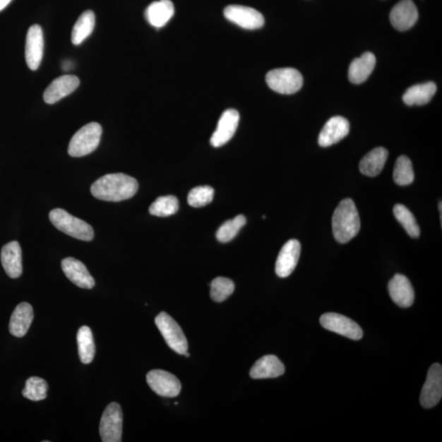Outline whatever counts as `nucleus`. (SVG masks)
Listing matches in <instances>:
<instances>
[{"mask_svg": "<svg viewBox=\"0 0 442 442\" xmlns=\"http://www.w3.org/2000/svg\"><path fill=\"white\" fill-rule=\"evenodd\" d=\"M174 8L171 0H159L153 2L146 9L145 17L153 27L161 28L174 16Z\"/></svg>", "mask_w": 442, "mask_h": 442, "instance_id": "nucleus-24", "label": "nucleus"}, {"mask_svg": "<svg viewBox=\"0 0 442 442\" xmlns=\"http://www.w3.org/2000/svg\"><path fill=\"white\" fill-rule=\"evenodd\" d=\"M34 318L32 306L28 302H22L15 308L9 322V332L12 335L22 338L27 334Z\"/></svg>", "mask_w": 442, "mask_h": 442, "instance_id": "nucleus-22", "label": "nucleus"}, {"mask_svg": "<svg viewBox=\"0 0 442 442\" xmlns=\"http://www.w3.org/2000/svg\"><path fill=\"white\" fill-rule=\"evenodd\" d=\"M77 345L80 362L88 364L92 362L95 354V344L90 328L82 326L77 333Z\"/></svg>", "mask_w": 442, "mask_h": 442, "instance_id": "nucleus-28", "label": "nucleus"}, {"mask_svg": "<svg viewBox=\"0 0 442 442\" xmlns=\"http://www.w3.org/2000/svg\"><path fill=\"white\" fill-rule=\"evenodd\" d=\"M214 195L213 188L208 185L193 188L188 195V203L193 208H203L213 202Z\"/></svg>", "mask_w": 442, "mask_h": 442, "instance_id": "nucleus-35", "label": "nucleus"}, {"mask_svg": "<svg viewBox=\"0 0 442 442\" xmlns=\"http://www.w3.org/2000/svg\"><path fill=\"white\" fill-rule=\"evenodd\" d=\"M1 263L6 274L17 279L23 274L22 249L17 241L5 244L1 250Z\"/></svg>", "mask_w": 442, "mask_h": 442, "instance_id": "nucleus-20", "label": "nucleus"}, {"mask_svg": "<svg viewBox=\"0 0 442 442\" xmlns=\"http://www.w3.org/2000/svg\"><path fill=\"white\" fill-rule=\"evenodd\" d=\"M334 238L340 244H347L356 237L361 229V219L356 204L351 198L339 203L332 220Z\"/></svg>", "mask_w": 442, "mask_h": 442, "instance_id": "nucleus-2", "label": "nucleus"}, {"mask_svg": "<svg viewBox=\"0 0 442 442\" xmlns=\"http://www.w3.org/2000/svg\"><path fill=\"white\" fill-rule=\"evenodd\" d=\"M265 80L272 90L282 95L295 94L303 85L302 75L297 69L290 68L271 70Z\"/></svg>", "mask_w": 442, "mask_h": 442, "instance_id": "nucleus-5", "label": "nucleus"}, {"mask_svg": "<svg viewBox=\"0 0 442 442\" xmlns=\"http://www.w3.org/2000/svg\"><path fill=\"white\" fill-rule=\"evenodd\" d=\"M159 331L169 348L179 354L188 351V342L181 328L177 322L166 312H161L155 318Z\"/></svg>", "mask_w": 442, "mask_h": 442, "instance_id": "nucleus-6", "label": "nucleus"}, {"mask_svg": "<svg viewBox=\"0 0 442 442\" xmlns=\"http://www.w3.org/2000/svg\"><path fill=\"white\" fill-rule=\"evenodd\" d=\"M224 15L230 22L246 30L259 29L265 24L263 15L258 10L241 5H230L226 7Z\"/></svg>", "mask_w": 442, "mask_h": 442, "instance_id": "nucleus-10", "label": "nucleus"}, {"mask_svg": "<svg viewBox=\"0 0 442 442\" xmlns=\"http://www.w3.org/2000/svg\"><path fill=\"white\" fill-rule=\"evenodd\" d=\"M393 179L400 186H406L414 181V173L410 159L406 156H400L395 162Z\"/></svg>", "mask_w": 442, "mask_h": 442, "instance_id": "nucleus-30", "label": "nucleus"}, {"mask_svg": "<svg viewBox=\"0 0 442 442\" xmlns=\"http://www.w3.org/2000/svg\"><path fill=\"white\" fill-rule=\"evenodd\" d=\"M350 131L349 121L342 117H333L326 122L318 136V142L323 148L340 142Z\"/></svg>", "mask_w": 442, "mask_h": 442, "instance_id": "nucleus-16", "label": "nucleus"}, {"mask_svg": "<svg viewBox=\"0 0 442 442\" xmlns=\"http://www.w3.org/2000/svg\"><path fill=\"white\" fill-rule=\"evenodd\" d=\"M43 30L39 25H33L28 30L25 40V61L30 70L39 68L44 54Z\"/></svg>", "mask_w": 442, "mask_h": 442, "instance_id": "nucleus-12", "label": "nucleus"}, {"mask_svg": "<svg viewBox=\"0 0 442 442\" xmlns=\"http://www.w3.org/2000/svg\"><path fill=\"white\" fill-rule=\"evenodd\" d=\"M138 184L135 178L122 173L109 174L97 179L91 186L97 199L107 202H121L135 196Z\"/></svg>", "mask_w": 442, "mask_h": 442, "instance_id": "nucleus-1", "label": "nucleus"}, {"mask_svg": "<svg viewBox=\"0 0 442 442\" xmlns=\"http://www.w3.org/2000/svg\"><path fill=\"white\" fill-rule=\"evenodd\" d=\"M321 325L327 330L357 341L363 338V330L357 323L337 313H326L321 317Z\"/></svg>", "mask_w": 442, "mask_h": 442, "instance_id": "nucleus-8", "label": "nucleus"}, {"mask_svg": "<svg viewBox=\"0 0 442 442\" xmlns=\"http://www.w3.org/2000/svg\"><path fill=\"white\" fill-rule=\"evenodd\" d=\"M49 220L61 232L82 241L94 239V229L85 221L73 217L65 210L56 208L51 210Z\"/></svg>", "mask_w": 442, "mask_h": 442, "instance_id": "nucleus-3", "label": "nucleus"}, {"mask_svg": "<svg viewBox=\"0 0 442 442\" xmlns=\"http://www.w3.org/2000/svg\"><path fill=\"white\" fill-rule=\"evenodd\" d=\"M49 385L44 379L39 377H30L25 382L23 390V397L33 402L44 400L47 398Z\"/></svg>", "mask_w": 442, "mask_h": 442, "instance_id": "nucleus-32", "label": "nucleus"}, {"mask_svg": "<svg viewBox=\"0 0 442 442\" xmlns=\"http://www.w3.org/2000/svg\"><path fill=\"white\" fill-rule=\"evenodd\" d=\"M395 217L403 226L406 232L411 238L418 239L420 236V228L414 215L402 204L395 205L393 208Z\"/></svg>", "mask_w": 442, "mask_h": 442, "instance_id": "nucleus-29", "label": "nucleus"}, {"mask_svg": "<svg viewBox=\"0 0 442 442\" xmlns=\"http://www.w3.org/2000/svg\"><path fill=\"white\" fill-rule=\"evenodd\" d=\"M147 383L154 393L163 398H176L181 390L179 380L165 370H152L147 374Z\"/></svg>", "mask_w": 442, "mask_h": 442, "instance_id": "nucleus-9", "label": "nucleus"}, {"mask_svg": "<svg viewBox=\"0 0 442 442\" xmlns=\"http://www.w3.org/2000/svg\"><path fill=\"white\" fill-rule=\"evenodd\" d=\"M376 64V58L372 53L366 52L359 58L352 61L349 68V80L353 84H362L366 81L373 73Z\"/></svg>", "mask_w": 442, "mask_h": 442, "instance_id": "nucleus-23", "label": "nucleus"}, {"mask_svg": "<svg viewBox=\"0 0 442 442\" xmlns=\"http://www.w3.org/2000/svg\"><path fill=\"white\" fill-rule=\"evenodd\" d=\"M301 254V244L291 239L282 246L275 264V272L280 277H289L296 268Z\"/></svg>", "mask_w": 442, "mask_h": 442, "instance_id": "nucleus-15", "label": "nucleus"}, {"mask_svg": "<svg viewBox=\"0 0 442 442\" xmlns=\"http://www.w3.org/2000/svg\"><path fill=\"white\" fill-rule=\"evenodd\" d=\"M239 119L240 116L238 111L234 109L226 110L221 115L217 130L210 138V145L215 148H220L227 143L237 131Z\"/></svg>", "mask_w": 442, "mask_h": 442, "instance_id": "nucleus-13", "label": "nucleus"}, {"mask_svg": "<svg viewBox=\"0 0 442 442\" xmlns=\"http://www.w3.org/2000/svg\"><path fill=\"white\" fill-rule=\"evenodd\" d=\"M285 367L279 358L267 354L258 359L250 370V376L254 379L274 378L282 376Z\"/></svg>", "mask_w": 442, "mask_h": 442, "instance_id": "nucleus-21", "label": "nucleus"}, {"mask_svg": "<svg viewBox=\"0 0 442 442\" xmlns=\"http://www.w3.org/2000/svg\"><path fill=\"white\" fill-rule=\"evenodd\" d=\"M418 19V8L412 0H402L395 5L390 13V23L400 32L413 28Z\"/></svg>", "mask_w": 442, "mask_h": 442, "instance_id": "nucleus-14", "label": "nucleus"}, {"mask_svg": "<svg viewBox=\"0 0 442 442\" xmlns=\"http://www.w3.org/2000/svg\"><path fill=\"white\" fill-rule=\"evenodd\" d=\"M436 92V85L434 82H426L424 84L410 87L403 95V101L406 105H424L429 104Z\"/></svg>", "mask_w": 442, "mask_h": 442, "instance_id": "nucleus-26", "label": "nucleus"}, {"mask_svg": "<svg viewBox=\"0 0 442 442\" xmlns=\"http://www.w3.org/2000/svg\"><path fill=\"white\" fill-rule=\"evenodd\" d=\"M102 129L97 122H91L80 128L69 143L68 153L71 157H80L94 152L100 145Z\"/></svg>", "mask_w": 442, "mask_h": 442, "instance_id": "nucleus-4", "label": "nucleus"}, {"mask_svg": "<svg viewBox=\"0 0 442 442\" xmlns=\"http://www.w3.org/2000/svg\"><path fill=\"white\" fill-rule=\"evenodd\" d=\"M235 289L234 282L227 277H215L210 284V297L215 302H222L227 299Z\"/></svg>", "mask_w": 442, "mask_h": 442, "instance_id": "nucleus-34", "label": "nucleus"}, {"mask_svg": "<svg viewBox=\"0 0 442 442\" xmlns=\"http://www.w3.org/2000/svg\"><path fill=\"white\" fill-rule=\"evenodd\" d=\"M11 1L12 0H0V12L6 8Z\"/></svg>", "mask_w": 442, "mask_h": 442, "instance_id": "nucleus-36", "label": "nucleus"}, {"mask_svg": "<svg viewBox=\"0 0 442 442\" xmlns=\"http://www.w3.org/2000/svg\"><path fill=\"white\" fill-rule=\"evenodd\" d=\"M95 27V15L91 10L82 13L74 25L71 32V42L79 45L88 38Z\"/></svg>", "mask_w": 442, "mask_h": 442, "instance_id": "nucleus-27", "label": "nucleus"}, {"mask_svg": "<svg viewBox=\"0 0 442 442\" xmlns=\"http://www.w3.org/2000/svg\"><path fill=\"white\" fill-rule=\"evenodd\" d=\"M122 425L123 414L121 405L117 402L107 405L102 415L100 425L102 441L121 442Z\"/></svg>", "mask_w": 442, "mask_h": 442, "instance_id": "nucleus-7", "label": "nucleus"}, {"mask_svg": "<svg viewBox=\"0 0 442 442\" xmlns=\"http://www.w3.org/2000/svg\"><path fill=\"white\" fill-rule=\"evenodd\" d=\"M179 208L178 198L168 195L156 199L149 208V213L158 217H167L176 214Z\"/></svg>", "mask_w": 442, "mask_h": 442, "instance_id": "nucleus-31", "label": "nucleus"}, {"mask_svg": "<svg viewBox=\"0 0 442 442\" xmlns=\"http://www.w3.org/2000/svg\"><path fill=\"white\" fill-rule=\"evenodd\" d=\"M246 223V219L243 215H239L233 220L225 221L217 230V239L220 243H228L236 237Z\"/></svg>", "mask_w": 442, "mask_h": 442, "instance_id": "nucleus-33", "label": "nucleus"}, {"mask_svg": "<svg viewBox=\"0 0 442 442\" xmlns=\"http://www.w3.org/2000/svg\"><path fill=\"white\" fill-rule=\"evenodd\" d=\"M442 397V367L434 364L429 370L428 376L420 395V403L425 409L434 407Z\"/></svg>", "mask_w": 442, "mask_h": 442, "instance_id": "nucleus-11", "label": "nucleus"}, {"mask_svg": "<svg viewBox=\"0 0 442 442\" xmlns=\"http://www.w3.org/2000/svg\"><path fill=\"white\" fill-rule=\"evenodd\" d=\"M79 85L78 77L73 75L61 76L54 80L45 90L44 100L46 104H56L64 97L71 95Z\"/></svg>", "mask_w": 442, "mask_h": 442, "instance_id": "nucleus-17", "label": "nucleus"}, {"mask_svg": "<svg viewBox=\"0 0 442 442\" xmlns=\"http://www.w3.org/2000/svg\"><path fill=\"white\" fill-rule=\"evenodd\" d=\"M61 270L66 277L80 289H91L95 285L94 277L85 265L78 260L73 258L64 259L61 261Z\"/></svg>", "mask_w": 442, "mask_h": 442, "instance_id": "nucleus-18", "label": "nucleus"}, {"mask_svg": "<svg viewBox=\"0 0 442 442\" xmlns=\"http://www.w3.org/2000/svg\"><path fill=\"white\" fill-rule=\"evenodd\" d=\"M184 356H185V357H190V354H189V353H188V352H185V353L184 354Z\"/></svg>", "mask_w": 442, "mask_h": 442, "instance_id": "nucleus-37", "label": "nucleus"}, {"mask_svg": "<svg viewBox=\"0 0 442 442\" xmlns=\"http://www.w3.org/2000/svg\"><path fill=\"white\" fill-rule=\"evenodd\" d=\"M388 291L392 300L400 307L407 308L413 305L414 291L411 282L403 275H395L388 284Z\"/></svg>", "mask_w": 442, "mask_h": 442, "instance_id": "nucleus-19", "label": "nucleus"}, {"mask_svg": "<svg viewBox=\"0 0 442 442\" xmlns=\"http://www.w3.org/2000/svg\"><path fill=\"white\" fill-rule=\"evenodd\" d=\"M388 157L386 148L379 147L366 154L359 162V172L369 177H377L381 173Z\"/></svg>", "mask_w": 442, "mask_h": 442, "instance_id": "nucleus-25", "label": "nucleus"}]
</instances>
